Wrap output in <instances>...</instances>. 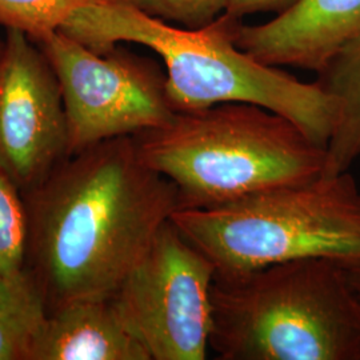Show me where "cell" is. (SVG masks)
Segmentation results:
<instances>
[{
    "instance_id": "obj_1",
    "label": "cell",
    "mask_w": 360,
    "mask_h": 360,
    "mask_svg": "<svg viewBox=\"0 0 360 360\" xmlns=\"http://www.w3.org/2000/svg\"><path fill=\"white\" fill-rule=\"evenodd\" d=\"M23 198L26 269L49 311L115 295L179 210L175 184L143 162L132 136L68 156Z\"/></svg>"
},
{
    "instance_id": "obj_2",
    "label": "cell",
    "mask_w": 360,
    "mask_h": 360,
    "mask_svg": "<svg viewBox=\"0 0 360 360\" xmlns=\"http://www.w3.org/2000/svg\"><path fill=\"white\" fill-rule=\"evenodd\" d=\"M242 25L243 19L224 13L208 26L188 30L122 0H98L74 10L59 31L101 55L120 41L151 49L163 60L176 112L257 104L292 120L327 150L339 117L338 102L316 82H300L240 50L236 37Z\"/></svg>"
},
{
    "instance_id": "obj_3",
    "label": "cell",
    "mask_w": 360,
    "mask_h": 360,
    "mask_svg": "<svg viewBox=\"0 0 360 360\" xmlns=\"http://www.w3.org/2000/svg\"><path fill=\"white\" fill-rule=\"evenodd\" d=\"M210 348L220 360H360V300L324 257L215 274Z\"/></svg>"
},
{
    "instance_id": "obj_4",
    "label": "cell",
    "mask_w": 360,
    "mask_h": 360,
    "mask_svg": "<svg viewBox=\"0 0 360 360\" xmlns=\"http://www.w3.org/2000/svg\"><path fill=\"white\" fill-rule=\"evenodd\" d=\"M143 162L171 180L179 210L219 206L321 176L326 147L285 116L250 103L178 112L132 136Z\"/></svg>"
},
{
    "instance_id": "obj_5",
    "label": "cell",
    "mask_w": 360,
    "mask_h": 360,
    "mask_svg": "<svg viewBox=\"0 0 360 360\" xmlns=\"http://www.w3.org/2000/svg\"><path fill=\"white\" fill-rule=\"evenodd\" d=\"M171 220L217 274L309 257L360 266V188L348 171L219 206L178 210Z\"/></svg>"
},
{
    "instance_id": "obj_6",
    "label": "cell",
    "mask_w": 360,
    "mask_h": 360,
    "mask_svg": "<svg viewBox=\"0 0 360 360\" xmlns=\"http://www.w3.org/2000/svg\"><path fill=\"white\" fill-rule=\"evenodd\" d=\"M47 56L65 102L70 156L98 143L163 127L178 114L167 75L123 47L96 53L59 30L31 39Z\"/></svg>"
},
{
    "instance_id": "obj_7",
    "label": "cell",
    "mask_w": 360,
    "mask_h": 360,
    "mask_svg": "<svg viewBox=\"0 0 360 360\" xmlns=\"http://www.w3.org/2000/svg\"><path fill=\"white\" fill-rule=\"evenodd\" d=\"M215 266L169 219L112 302L151 360H205Z\"/></svg>"
},
{
    "instance_id": "obj_8",
    "label": "cell",
    "mask_w": 360,
    "mask_h": 360,
    "mask_svg": "<svg viewBox=\"0 0 360 360\" xmlns=\"http://www.w3.org/2000/svg\"><path fill=\"white\" fill-rule=\"evenodd\" d=\"M68 156V124L56 74L27 34L7 28L0 56V169L26 195Z\"/></svg>"
},
{
    "instance_id": "obj_9",
    "label": "cell",
    "mask_w": 360,
    "mask_h": 360,
    "mask_svg": "<svg viewBox=\"0 0 360 360\" xmlns=\"http://www.w3.org/2000/svg\"><path fill=\"white\" fill-rule=\"evenodd\" d=\"M360 38V0H296L270 22L242 25L236 46L263 65L321 71Z\"/></svg>"
},
{
    "instance_id": "obj_10",
    "label": "cell",
    "mask_w": 360,
    "mask_h": 360,
    "mask_svg": "<svg viewBox=\"0 0 360 360\" xmlns=\"http://www.w3.org/2000/svg\"><path fill=\"white\" fill-rule=\"evenodd\" d=\"M27 360H151L112 299H80L51 309Z\"/></svg>"
},
{
    "instance_id": "obj_11",
    "label": "cell",
    "mask_w": 360,
    "mask_h": 360,
    "mask_svg": "<svg viewBox=\"0 0 360 360\" xmlns=\"http://www.w3.org/2000/svg\"><path fill=\"white\" fill-rule=\"evenodd\" d=\"M316 75L315 82L339 105L323 171L336 175L348 171L360 158V38L345 46Z\"/></svg>"
},
{
    "instance_id": "obj_12",
    "label": "cell",
    "mask_w": 360,
    "mask_h": 360,
    "mask_svg": "<svg viewBox=\"0 0 360 360\" xmlns=\"http://www.w3.org/2000/svg\"><path fill=\"white\" fill-rule=\"evenodd\" d=\"M47 314L44 294L30 271L0 278V360H27Z\"/></svg>"
},
{
    "instance_id": "obj_13",
    "label": "cell",
    "mask_w": 360,
    "mask_h": 360,
    "mask_svg": "<svg viewBox=\"0 0 360 360\" xmlns=\"http://www.w3.org/2000/svg\"><path fill=\"white\" fill-rule=\"evenodd\" d=\"M28 215L20 190L0 169V278L26 269Z\"/></svg>"
},
{
    "instance_id": "obj_14",
    "label": "cell",
    "mask_w": 360,
    "mask_h": 360,
    "mask_svg": "<svg viewBox=\"0 0 360 360\" xmlns=\"http://www.w3.org/2000/svg\"><path fill=\"white\" fill-rule=\"evenodd\" d=\"M98 0H0V25L28 38L59 30L74 10Z\"/></svg>"
},
{
    "instance_id": "obj_15",
    "label": "cell",
    "mask_w": 360,
    "mask_h": 360,
    "mask_svg": "<svg viewBox=\"0 0 360 360\" xmlns=\"http://www.w3.org/2000/svg\"><path fill=\"white\" fill-rule=\"evenodd\" d=\"M165 22L196 30L212 23L227 11L230 0H122Z\"/></svg>"
},
{
    "instance_id": "obj_16",
    "label": "cell",
    "mask_w": 360,
    "mask_h": 360,
    "mask_svg": "<svg viewBox=\"0 0 360 360\" xmlns=\"http://www.w3.org/2000/svg\"><path fill=\"white\" fill-rule=\"evenodd\" d=\"M296 0H230L226 13L243 19L248 15L262 13H282Z\"/></svg>"
},
{
    "instance_id": "obj_17",
    "label": "cell",
    "mask_w": 360,
    "mask_h": 360,
    "mask_svg": "<svg viewBox=\"0 0 360 360\" xmlns=\"http://www.w3.org/2000/svg\"><path fill=\"white\" fill-rule=\"evenodd\" d=\"M348 279L352 285L355 294L358 295L360 300V266L356 267H347Z\"/></svg>"
},
{
    "instance_id": "obj_18",
    "label": "cell",
    "mask_w": 360,
    "mask_h": 360,
    "mask_svg": "<svg viewBox=\"0 0 360 360\" xmlns=\"http://www.w3.org/2000/svg\"><path fill=\"white\" fill-rule=\"evenodd\" d=\"M3 50H4V40L0 39V56H1V53H3Z\"/></svg>"
}]
</instances>
